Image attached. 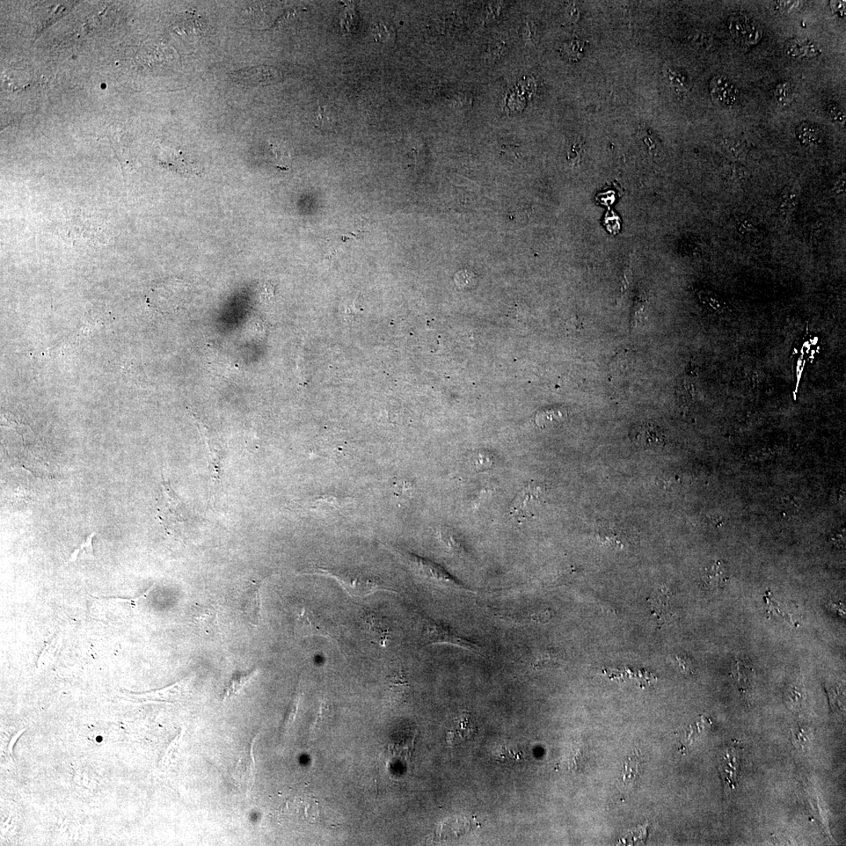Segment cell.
I'll list each match as a JSON object with an SVG mask.
<instances>
[{"label": "cell", "mask_w": 846, "mask_h": 846, "mask_svg": "<svg viewBox=\"0 0 846 846\" xmlns=\"http://www.w3.org/2000/svg\"><path fill=\"white\" fill-rule=\"evenodd\" d=\"M62 229L63 236L71 239L72 242L103 243L110 236L104 224L83 216L72 217L64 224Z\"/></svg>", "instance_id": "cell-3"}, {"label": "cell", "mask_w": 846, "mask_h": 846, "mask_svg": "<svg viewBox=\"0 0 846 846\" xmlns=\"http://www.w3.org/2000/svg\"><path fill=\"white\" fill-rule=\"evenodd\" d=\"M201 432L207 443L210 475L214 480H218L221 477L222 463L224 458V449L216 437L213 434H210L205 427H203Z\"/></svg>", "instance_id": "cell-14"}, {"label": "cell", "mask_w": 846, "mask_h": 846, "mask_svg": "<svg viewBox=\"0 0 846 846\" xmlns=\"http://www.w3.org/2000/svg\"><path fill=\"white\" fill-rule=\"evenodd\" d=\"M793 742L794 746L801 749H805L811 741V731L806 726L802 727L800 725L792 731Z\"/></svg>", "instance_id": "cell-22"}, {"label": "cell", "mask_w": 846, "mask_h": 846, "mask_svg": "<svg viewBox=\"0 0 846 846\" xmlns=\"http://www.w3.org/2000/svg\"><path fill=\"white\" fill-rule=\"evenodd\" d=\"M308 574L327 576L337 581L346 592L353 597H364L378 591L395 593L385 587L381 582L359 572L342 571L340 569L318 568Z\"/></svg>", "instance_id": "cell-1"}, {"label": "cell", "mask_w": 846, "mask_h": 846, "mask_svg": "<svg viewBox=\"0 0 846 846\" xmlns=\"http://www.w3.org/2000/svg\"><path fill=\"white\" fill-rule=\"evenodd\" d=\"M257 671H253L250 673H240L236 674L232 678L229 688L225 693V698L231 697L233 695H236L238 691L243 689L245 685L249 683L253 677L256 676Z\"/></svg>", "instance_id": "cell-21"}, {"label": "cell", "mask_w": 846, "mask_h": 846, "mask_svg": "<svg viewBox=\"0 0 846 846\" xmlns=\"http://www.w3.org/2000/svg\"><path fill=\"white\" fill-rule=\"evenodd\" d=\"M671 601H672V598H671L670 590L665 586L656 589L649 598L648 602L651 605L653 615L657 618L660 623L666 624L673 617Z\"/></svg>", "instance_id": "cell-15"}, {"label": "cell", "mask_w": 846, "mask_h": 846, "mask_svg": "<svg viewBox=\"0 0 846 846\" xmlns=\"http://www.w3.org/2000/svg\"><path fill=\"white\" fill-rule=\"evenodd\" d=\"M596 533L604 545L624 549L630 545L631 538L628 531L615 523L601 521L598 523Z\"/></svg>", "instance_id": "cell-12"}, {"label": "cell", "mask_w": 846, "mask_h": 846, "mask_svg": "<svg viewBox=\"0 0 846 846\" xmlns=\"http://www.w3.org/2000/svg\"><path fill=\"white\" fill-rule=\"evenodd\" d=\"M94 535L95 533H93L88 538H87L86 541L81 546H80V548L72 554V556L70 559L71 560H76L79 558H84L86 557H91L93 555L92 542Z\"/></svg>", "instance_id": "cell-26"}, {"label": "cell", "mask_w": 846, "mask_h": 846, "mask_svg": "<svg viewBox=\"0 0 846 846\" xmlns=\"http://www.w3.org/2000/svg\"><path fill=\"white\" fill-rule=\"evenodd\" d=\"M374 36L377 42L388 43L395 40V34L392 28L378 23L374 28Z\"/></svg>", "instance_id": "cell-24"}, {"label": "cell", "mask_w": 846, "mask_h": 846, "mask_svg": "<svg viewBox=\"0 0 846 846\" xmlns=\"http://www.w3.org/2000/svg\"><path fill=\"white\" fill-rule=\"evenodd\" d=\"M630 439L637 446L646 449L659 450L666 446V437L661 428L648 422L634 425L631 429Z\"/></svg>", "instance_id": "cell-7"}, {"label": "cell", "mask_w": 846, "mask_h": 846, "mask_svg": "<svg viewBox=\"0 0 846 846\" xmlns=\"http://www.w3.org/2000/svg\"><path fill=\"white\" fill-rule=\"evenodd\" d=\"M324 623L312 611L304 608L297 618L295 630L301 637L322 636L332 638L329 629Z\"/></svg>", "instance_id": "cell-11"}, {"label": "cell", "mask_w": 846, "mask_h": 846, "mask_svg": "<svg viewBox=\"0 0 846 846\" xmlns=\"http://www.w3.org/2000/svg\"><path fill=\"white\" fill-rule=\"evenodd\" d=\"M261 586L262 581H249L240 593L238 606L243 615L253 626H258L261 621Z\"/></svg>", "instance_id": "cell-5"}, {"label": "cell", "mask_w": 846, "mask_h": 846, "mask_svg": "<svg viewBox=\"0 0 846 846\" xmlns=\"http://www.w3.org/2000/svg\"><path fill=\"white\" fill-rule=\"evenodd\" d=\"M282 74L272 67H258L236 71L232 79L236 82L249 84H271L280 81Z\"/></svg>", "instance_id": "cell-10"}, {"label": "cell", "mask_w": 846, "mask_h": 846, "mask_svg": "<svg viewBox=\"0 0 846 846\" xmlns=\"http://www.w3.org/2000/svg\"><path fill=\"white\" fill-rule=\"evenodd\" d=\"M367 628L371 639L379 645L385 647L389 639L390 628L383 618L371 615L367 618Z\"/></svg>", "instance_id": "cell-19"}, {"label": "cell", "mask_w": 846, "mask_h": 846, "mask_svg": "<svg viewBox=\"0 0 846 846\" xmlns=\"http://www.w3.org/2000/svg\"><path fill=\"white\" fill-rule=\"evenodd\" d=\"M539 495L540 490L538 487L529 485L523 488L514 499L510 515L519 521L533 516V506L538 502Z\"/></svg>", "instance_id": "cell-13"}, {"label": "cell", "mask_w": 846, "mask_h": 846, "mask_svg": "<svg viewBox=\"0 0 846 846\" xmlns=\"http://www.w3.org/2000/svg\"><path fill=\"white\" fill-rule=\"evenodd\" d=\"M796 195L792 192H787L783 197L782 206H780V208H782L783 211L790 212L793 209L794 206L796 205Z\"/></svg>", "instance_id": "cell-30"}, {"label": "cell", "mask_w": 846, "mask_h": 846, "mask_svg": "<svg viewBox=\"0 0 846 846\" xmlns=\"http://www.w3.org/2000/svg\"><path fill=\"white\" fill-rule=\"evenodd\" d=\"M641 775L639 755L633 753L624 762V767L618 783V787L623 793L632 790L639 782Z\"/></svg>", "instance_id": "cell-17"}, {"label": "cell", "mask_w": 846, "mask_h": 846, "mask_svg": "<svg viewBox=\"0 0 846 846\" xmlns=\"http://www.w3.org/2000/svg\"><path fill=\"white\" fill-rule=\"evenodd\" d=\"M191 625L202 634H215L219 632L218 613L213 607L195 604L192 608Z\"/></svg>", "instance_id": "cell-9"}, {"label": "cell", "mask_w": 846, "mask_h": 846, "mask_svg": "<svg viewBox=\"0 0 846 846\" xmlns=\"http://www.w3.org/2000/svg\"><path fill=\"white\" fill-rule=\"evenodd\" d=\"M827 112L830 119L838 123H844L845 114L841 106L836 103H831L828 106Z\"/></svg>", "instance_id": "cell-27"}, {"label": "cell", "mask_w": 846, "mask_h": 846, "mask_svg": "<svg viewBox=\"0 0 846 846\" xmlns=\"http://www.w3.org/2000/svg\"><path fill=\"white\" fill-rule=\"evenodd\" d=\"M473 463V465L475 466L477 470H481L490 469L493 465L492 458L484 454L474 457Z\"/></svg>", "instance_id": "cell-28"}, {"label": "cell", "mask_w": 846, "mask_h": 846, "mask_svg": "<svg viewBox=\"0 0 846 846\" xmlns=\"http://www.w3.org/2000/svg\"><path fill=\"white\" fill-rule=\"evenodd\" d=\"M727 24L729 30L734 37L748 45H755L762 38L763 30L760 25L746 13L733 14L729 18Z\"/></svg>", "instance_id": "cell-6"}, {"label": "cell", "mask_w": 846, "mask_h": 846, "mask_svg": "<svg viewBox=\"0 0 846 846\" xmlns=\"http://www.w3.org/2000/svg\"><path fill=\"white\" fill-rule=\"evenodd\" d=\"M728 579L727 568L720 560L704 567L702 572V582L707 590L724 588Z\"/></svg>", "instance_id": "cell-16"}, {"label": "cell", "mask_w": 846, "mask_h": 846, "mask_svg": "<svg viewBox=\"0 0 846 846\" xmlns=\"http://www.w3.org/2000/svg\"><path fill=\"white\" fill-rule=\"evenodd\" d=\"M423 639L429 645L451 644L466 649L470 651L478 653L480 647L468 639L458 636L451 630L436 622H427L423 629Z\"/></svg>", "instance_id": "cell-4"}, {"label": "cell", "mask_w": 846, "mask_h": 846, "mask_svg": "<svg viewBox=\"0 0 846 846\" xmlns=\"http://www.w3.org/2000/svg\"><path fill=\"white\" fill-rule=\"evenodd\" d=\"M458 723L459 728H460V729L458 731V733L462 735V738H465V736H468V738H470L473 729L471 725L470 726L469 716L464 713L463 716L460 717V719H459Z\"/></svg>", "instance_id": "cell-29"}, {"label": "cell", "mask_w": 846, "mask_h": 846, "mask_svg": "<svg viewBox=\"0 0 846 846\" xmlns=\"http://www.w3.org/2000/svg\"><path fill=\"white\" fill-rule=\"evenodd\" d=\"M166 158H162L161 164L171 168L175 172H178L180 174H193L198 172L193 163L189 162V160L180 152H166Z\"/></svg>", "instance_id": "cell-18"}, {"label": "cell", "mask_w": 846, "mask_h": 846, "mask_svg": "<svg viewBox=\"0 0 846 846\" xmlns=\"http://www.w3.org/2000/svg\"><path fill=\"white\" fill-rule=\"evenodd\" d=\"M709 90L714 103L724 108L733 107L739 98L738 86L726 76L714 77Z\"/></svg>", "instance_id": "cell-8"}, {"label": "cell", "mask_w": 846, "mask_h": 846, "mask_svg": "<svg viewBox=\"0 0 846 846\" xmlns=\"http://www.w3.org/2000/svg\"><path fill=\"white\" fill-rule=\"evenodd\" d=\"M796 137L801 144L806 146L818 145L823 139L820 128L809 122H804L799 125Z\"/></svg>", "instance_id": "cell-20"}, {"label": "cell", "mask_w": 846, "mask_h": 846, "mask_svg": "<svg viewBox=\"0 0 846 846\" xmlns=\"http://www.w3.org/2000/svg\"><path fill=\"white\" fill-rule=\"evenodd\" d=\"M161 499L158 507L160 522L168 533L179 535L187 522L186 507L172 489L169 481L163 477Z\"/></svg>", "instance_id": "cell-2"}, {"label": "cell", "mask_w": 846, "mask_h": 846, "mask_svg": "<svg viewBox=\"0 0 846 846\" xmlns=\"http://www.w3.org/2000/svg\"><path fill=\"white\" fill-rule=\"evenodd\" d=\"M775 97L780 104L787 105L793 99V91L789 83H782L777 85L775 90Z\"/></svg>", "instance_id": "cell-23"}, {"label": "cell", "mask_w": 846, "mask_h": 846, "mask_svg": "<svg viewBox=\"0 0 846 846\" xmlns=\"http://www.w3.org/2000/svg\"><path fill=\"white\" fill-rule=\"evenodd\" d=\"M560 658L556 654L546 652L538 655L535 661L532 664L534 668H543L547 666L555 665L559 662Z\"/></svg>", "instance_id": "cell-25"}, {"label": "cell", "mask_w": 846, "mask_h": 846, "mask_svg": "<svg viewBox=\"0 0 846 846\" xmlns=\"http://www.w3.org/2000/svg\"><path fill=\"white\" fill-rule=\"evenodd\" d=\"M676 661L678 667H679L681 673L683 674H690L693 672V665L690 659L683 657H677Z\"/></svg>", "instance_id": "cell-31"}]
</instances>
